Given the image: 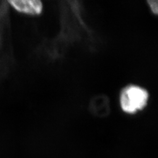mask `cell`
<instances>
[{"label": "cell", "instance_id": "obj_1", "mask_svg": "<svg viewBox=\"0 0 158 158\" xmlns=\"http://www.w3.org/2000/svg\"><path fill=\"white\" fill-rule=\"evenodd\" d=\"M149 95L145 90L140 86L129 85L122 90L120 95V105L122 110L133 114L142 110L146 106Z\"/></svg>", "mask_w": 158, "mask_h": 158}, {"label": "cell", "instance_id": "obj_2", "mask_svg": "<svg viewBox=\"0 0 158 158\" xmlns=\"http://www.w3.org/2000/svg\"><path fill=\"white\" fill-rule=\"evenodd\" d=\"M18 12L36 15L42 11V3L38 0H12L8 2Z\"/></svg>", "mask_w": 158, "mask_h": 158}, {"label": "cell", "instance_id": "obj_3", "mask_svg": "<svg viewBox=\"0 0 158 158\" xmlns=\"http://www.w3.org/2000/svg\"><path fill=\"white\" fill-rule=\"evenodd\" d=\"M90 110L96 116H106L110 111V100L103 95L94 97L90 103Z\"/></svg>", "mask_w": 158, "mask_h": 158}, {"label": "cell", "instance_id": "obj_4", "mask_svg": "<svg viewBox=\"0 0 158 158\" xmlns=\"http://www.w3.org/2000/svg\"><path fill=\"white\" fill-rule=\"evenodd\" d=\"M147 3L149 5V7L153 13L157 14L158 13V6L157 2L155 0H151V1H148Z\"/></svg>", "mask_w": 158, "mask_h": 158}]
</instances>
